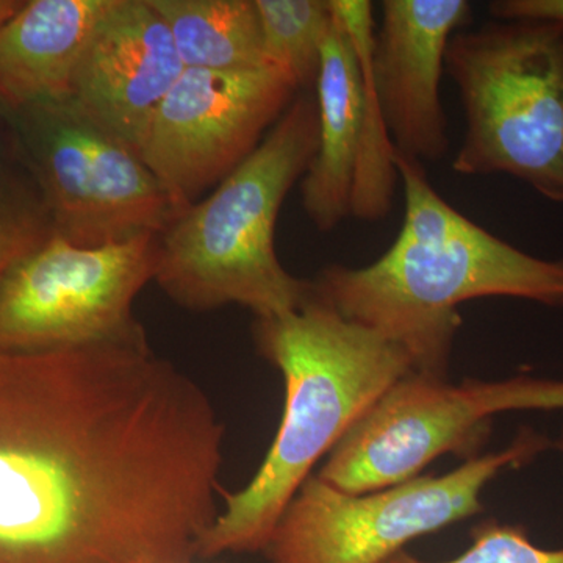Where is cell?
<instances>
[{"instance_id": "cell-1", "label": "cell", "mask_w": 563, "mask_h": 563, "mask_svg": "<svg viewBox=\"0 0 563 563\" xmlns=\"http://www.w3.org/2000/svg\"><path fill=\"white\" fill-rule=\"evenodd\" d=\"M224 437L150 342L0 350V563H191Z\"/></svg>"}, {"instance_id": "cell-2", "label": "cell", "mask_w": 563, "mask_h": 563, "mask_svg": "<svg viewBox=\"0 0 563 563\" xmlns=\"http://www.w3.org/2000/svg\"><path fill=\"white\" fill-rule=\"evenodd\" d=\"M395 165L406 209L390 250L362 268L328 266L313 288L346 320L402 347L415 373L446 379L459 307L481 298L563 307V258L536 257L463 217L422 163L395 151Z\"/></svg>"}, {"instance_id": "cell-3", "label": "cell", "mask_w": 563, "mask_h": 563, "mask_svg": "<svg viewBox=\"0 0 563 563\" xmlns=\"http://www.w3.org/2000/svg\"><path fill=\"white\" fill-rule=\"evenodd\" d=\"M254 339L284 376V415L250 484L222 492L225 506L199 543L201 559L265 551L314 463L388 388L413 373L402 347L346 320L314 288L301 309L255 320Z\"/></svg>"}, {"instance_id": "cell-4", "label": "cell", "mask_w": 563, "mask_h": 563, "mask_svg": "<svg viewBox=\"0 0 563 563\" xmlns=\"http://www.w3.org/2000/svg\"><path fill=\"white\" fill-rule=\"evenodd\" d=\"M318 146L312 96L295 101L250 157L181 211L158 235L154 282L192 312L242 306L258 318L301 309L313 282L285 269L276 251L282 203L307 173Z\"/></svg>"}, {"instance_id": "cell-5", "label": "cell", "mask_w": 563, "mask_h": 563, "mask_svg": "<svg viewBox=\"0 0 563 563\" xmlns=\"http://www.w3.org/2000/svg\"><path fill=\"white\" fill-rule=\"evenodd\" d=\"M444 69L466 121L454 172L506 174L563 203V21L517 18L462 29Z\"/></svg>"}, {"instance_id": "cell-6", "label": "cell", "mask_w": 563, "mask_h": 563, "mask_svg": "<svg viewBox=\"0 0 563 563\" xmlns=\"http://www.w3.org/2000/svg\"><path fill=\"white\" fill-rule=\"evenodd\" d=\"M10 146L41 192L55 233L101 247L161 235L174 210L136 147L73 98L5 113Z\"/></svg>"}, {"instance_id": "cell-7", "label": "cell", "mask_w": 563, "mask_h": 563, "mask_svg": "<svg viewBox=\"0 0 563 563\" xmlns=\"http://www.w3.org/2000/svg\"><path fill=\"white\" fill-rule=\"evenodd\" d=\"M550 448L526 429L506 450L476 455L443 476H418L383 490L346 493L310 476L266 544L269 563H387L418 537L483 510L481 495L503 470Z\"/></svg>"}, {"instance_id": "cell-8", "label": "cell", "mask_w": 563, "mask_h": 563, "mask_svg": "<svg viewBox=\"0 0 563 563\" xmlns=\"http://www.w3.org/2000/svg\"><path fill=\"white\" fill-rule=\"evenodd\" d=\"M158 235L101 247L54 233L0 285V350L46 352L147 342L133 314L155 279Z\"/></svg>"}, {"instance_id": "cell-9", "label": "cell", "mask_w": 563, "mask_h": 563, "mask_svg": "<svg viewBox=\"0 0 563 563\" xmlns=\"http://www.w3.org/2000/svg\"><path fill=\"white\" fill-rule=\"evenodd\" d=\"M298 87L273 66L185 69L141 136L140 157L174 218L201 201L261 146Z\"/></svg>"}, {"instance_id": "cell-10", "label": "cell", "mask_w": 563, "mask_h": 563, "mask_svg": "<svg viewBox=\"0 0 563 563\" xmlns=\"http://www.w3.org/2000/svg\"><path fill=\"white\" fill-rule=\"evenodd\" d=\"M336 16L361 46L393 147L420 163L450 147L440 85L448 46L472 22L466 0H384L374 31L368 0H332Z\"/></svg>"}, {"instance_id": "cell-11", "label": "cell", "mask_w": 563, "mask_h": 563, "mask_svg": "<svg viewBox=\"0 0 563 563\" xmlns=\"http://www.w3.org/2000/svg\"><path fill=\"white\" fill-rule=\"evenodd\" d=\"M490 424L465 385L413 372L352 426L317 476L355 495L383 490L421 476L444 454L476 457Z\"/></svg>"}, {"instance_id": "cell-12", "label": "cell", "mask_w": 563, "mask_h": 563, "mask_svg": "<svg viewBox=\"0 0 563 563\" xmlns=\"http://www.w3.org/2000/svg\"><path fill=\"white\" fill-rule=\"evenodd\" d=\"M184 70L151 0H111L81 54L70 98L139 147L152 114Z\"/></svg>"}, {"instance_id": "cell-13", "label": "cell", "mask_w": 563, "mask_h": 563, "mask_svg": "<svg viewBox=\"0 0 563 563\" xmlns=\"http://www.w3.org/2000/svg\"><path fill=\"white\" fill-rule=\"evenodd\" d=\"M333 14L314 84L318 146L301 184L303 210L321 232L351 217L366 118L361 57L335 10Z\"/></svg>"}, {"instance_id": "cell-14", "label": "cell", "mask_w": 563, "mask_h": 563, "mask_svg": "<svg viewBox=\"0 0 563 563\" xmlns=\"http://www.w3.org/2000/svg\"><path fill=\"white\" fill-rule=\"evenodd\" d=\"M111 0H24L0 27V107L5 113L70 98L85 46Z\"/></svg>"}, {"instance_id": "cell-15", "label": "cell", "mask_w": 563, "mask_h": 563, "mask_svg": "<svg viewBox=\"0 0 563 563\" xmlns=\"http://www.w3.org/2000/svg\"><path fill=\"white\" fill-rule=\"evenodd\" d=\"M185 69L247 70L266 65L255 0H151Z\"/></svg>"}, {"instance_id": "cell-16", "label": "cell", "mask_w": 563, "mask_h": 563, "mask_svg": "<svg viewBox=\"0 0 563 563\" xmlns=\"http://www.w3.org/2000/svg\"><path fill=\"white\" fill-rule=\"evenodd\" d=\"M266 65L292 84H317L321 52L333 24L332 0H255Z\"/></svg>"}, {"instance_id": "cell-17", "label": "cell", "mask_w": 563, "mask_h": 563, "mask_svg": "<svg viewBox=\"0 0 563 563\" xmlns=\"http://www.w3.org/2000/svg\"><path fill=\"white\" fill-rule=\"evenodd\" d=\"M55 229L31 174L9 150L0 152V285Z\"/></svg>"}, {"instance_id": "cell-18", "label": "cell", "mask_w": 563, "mask_h": 563, "mask_svg": "<svg viewBox=\"0 0 563 563\" xmlns=\"http://www.w3.org/2000/svg\"><path fill=\"white\" fill-rule=\"evenodd\" d=\"M472 547L459 558L437 563H563L561 550H544L529 539L521 526L487 520L472 531ZM387 563H433L401 551Z\"/></svg>"}, {"instance_id": "cell-19", "label": "cell", "mask_w": 563, "mask_h": 563, "mask_svg": "<svg viewBox=\"0 0 563 563\" xmlns=\"http://www.w3.org/2000/svg\"><path fill=\"white\" fill-rule=\"evenodd\" d=\"M463 385L488 418L517 410H563V380L520 376L498 383L465 380Z\"/></svg>"}, {"instance_id": "cell-20", "label": "cell", "mask_w": 563, "mask_h": 563, "mask_svg": "<svg viewBox=\"0 0 563 563\" xmlns=\"http://www.w3.org/2000/svg\"><path fill=\"white\" fill-rule=\"evenodd\" d=\"M493 20H533L563 21V0H495L488 5Z\"/></svg>"}, {"instance_id": "cell-21", "label": "cell", "mask_w": 563, "mask_h": 563, "mask_svg": "<svg viewBox=\"0 0 563 563\" xmlns=\"http://www.w3.org/2000/svg\"><path fill=\"white\" fill-rule=\"evenodd\" d=\"M24 0H0V27L21 9Z\"/></svg>"}, {"instance_id": "cell-22", "label": "cell", "mask_w": 563, "mask_h": 563, "mask_svg": "<svg viewBox=\"0 0 563 563\" xmlns=\"http://www.w3.org/2000/svg\"><path fill=\"white\" fill-rule=\"evenodd\" d=\"M10 147L9 122H7L5 111L0 107V152Z\"/></svg>"}, {"instance_id": "cell-23", "label": "cell", "mask_w": 563, "mask_h": 563, "mask_svg": "<svg viewBox=\"0 0 563 563\" xmlns=\"http://www.w3.org/2000/svg\"><path fill=\"white\" fill-rule=\"evenodd\" d=\"M555 446H558L559 450L563 451V432H562L561 439H559V442L555 443Z\"/></svg>"}]
</instances>
